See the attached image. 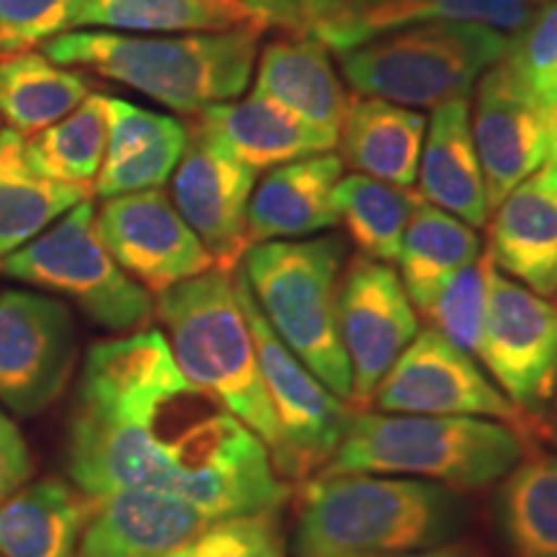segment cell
I'll return each instance as SVG.
<instances>
[{
	"mask_svg": "<svg viewBox=\"0 0 557 557\" xmlns=\"http://www.w3.org/2000/svg\"><path fill=\"white\" fill-rule=\"evenodd\" d=\"M65 451L90 498L160 491L227 519L278 511L292 496L267 444L181 374L160 331L90 346Z\"/></svg>",
	"mask_w": 557,
	"mask_h": 557,
	"instance_id": "1",
	"label": "cell"
},
{
	"mask_svg": "<svg viewBox=\"0 0 557 557\" xmlns=\"http://www.w3.org/2000/svg\"><path fill=\"white\" fill-rule=\"evenodd\" d=\"M468 511L457 491L421 478L329 472L297 500V557H380L444 547Z\"/></svg>",
	"mask_w": 557,
	"mask_h": 557,
	"instance_id": "2",
	"label": "cell"
},
{
	"mask_svg": "<svg viewBox=\"0 0 557 557\" xmlns=\"http://www.w3.org/2000/svg\"><path fill=\"white\" fill-rule=\"evenodd\" d=\"M267 29L263 24L201 34L81 29L47 39L41 52L62 67H86L194 116L214 103L238 99L248 88Z\"/></svg>",
	"mask_w": 557,
	"mask_h": 557,
	"instance_id": "3",
	"label": "cell"
},
{
	"mask_svg": "<svg viewBox=\"0 0 557 557\" xmlns=\"http://www.w3.org/2000/svg\"><path fill=\"white\" fill-rule=\"evenodd\" d=\"M524 457V436L491 418L354 410L323 470L413 475L451 491H478L500 483Z\"/></svg>",
	"mask_w": 557,
	"mask_h": 557,
	"instance_id": "4",
	"label": "cell"
},
{
	"mask_svg": "<svg viewBox=\"0 0 557 557\" xmlns=\"http://www.w3.org/2000/svg\"><path fill=\"white\" fill-rule=\"evenodd\" d=\"M156 315L169 333L181 374L246 423L267 444L276 470L282 459V431L230 274L212 269L173 284L158 295Z\"/></svg>",
	"mask_w": 557,
	"mask_h": 557,
	"instance_id": "5",
	"label": "cell"
},
{
	"mask_svg": "<svg viewBox=\"0 0 557 557\" xmlns=\"http://www.w3.org/2000/svg\"><path fill=\"white\" fill-rule=\"evenodd\" d=\"M346 246L336 235L269 240L240 261L250 295L295 357L338 400H351V367L338 333V292Z\"/></svg>",
	"mask_w": 557,
	"mask_h": 557,
	"instance_id": "6",
	"label": "cell"
},
{
	"mask_svg": "<svg viewBox=\"0 0 557 557\" xmlns=\"http://www.w3.org/2000/svg\"><path fill=\"white\" fill-rule=\"evenodd\" d=\"M508 37L468 21H438L387 32L338 52L354 90L398 107L436 109L468 99L485 70L500 62Z\"/></svg>",
	"mask_w": 557,
	"mask_h": 557,
	"instance_id": "7",
	"label": "cell"
},
{
	"mask_svg": "<svg viewBox=\"0 0 557 557\" xmlns=\"http://www.w3.org/2000/svg\"><path fill=\"white\" fill-rule=\"evenodd\" d=\"M3 274L32 287L73 299L90 320L109 331L137 333L156 318L150 292L111 259L96 230V207L75 205L39 238L3 261Z\"/></svg>",
	"mask_w": 557,
	"mask_h": 557,
	"instance_id": "8",
	"label": "cell"
},
{
	"mask_svg": "<svg viewBox=\"0 0 557 557\" xmlns=\"http://www.w3.org/2000/svg\"><path fill=\"white\" fill-rule=\"evenodd\" d=\"M233 284L240 308L246 312L263 385H267L271 408L282 431V459H278L276 472L278 478H310L336 455L354 408L338 400L278 341L250 295L243 271L235 274Z\"/></svg>",
	"mask_w": 557,
	"mask_h": 557,
	"instance_id": "9",
	"label": "cell"
},
{
	"mask_svg": "<svg viewBox=\"0 0 557 557\" xmlns=\"http://www.w3.org/2000/svg\"><path fill=\"white\" fill-rule=\"evenodd\" d=\"M478 359L529 431L557 398V305L500 274L491 263Z\"/></svg>",
	"mask_w": 557,
	"mask_h": 557,
	"instance_id": "10",
	"label": "cell"
},
{
	"mask_svg": "<svg viewBox=\"0 0 557 557\" xmlns=\"http://www.w3.org/2000/svg\"><path fill=\"white\" fill-rule=\"evenodd\" d=\"M382 413L472 416L491 418L529 434L524 416L478 367L475 357L459 351L442 333L418 331L398 361L374 389Z\"/></svg>",
	"mask_w": 557,
	"mask_h": 557,
	"instance_id": "11",
	"label": "cell"
},
{
	"mask_svg": "<svg viewBox=\"0 0 557 557\" xmlns=\"http://www.w3.org/2000/svg\"><path fill=\"white\" fill-rule=\"evenodd\" d=\"M75 323L58 299L26 289L0 292V403L34 418L65 389L75 364Z\"/></svg>",
	"mask_w": 557,
	"mask_h": 557,
	"instance_id": "12",
	"label": "cell"
},
{
	"mask_svg": "<svg viewBox=\"0 0 557 557\" xmlns=\"http://www.w3.org/2000/svg\"><path fill=\"white\" fill-rule=\"evenodd\" d=\"M338 333L351 367L354 410H367L389 367L418 336L416 308L387 263L357 256L338 292Z\"/></svg>",
	"mask_w": 557,
	"mask_h": 557,
	"instance_id": "13",
	"label": "cell"
},
{
	"mask_svg": "<svg viewBox=\"0 0 557 557\" xmlns=\"http://www.w3.org/2000/svg\"><path fill=\"white\" fill-rule=\"evenodd\" d=\"M96 230L120 267L148 292H165L214 269L212 256L163 189L103 199Z\"/></svg>",
	"mask_w": 557,
	"mask_h": 557,
	"instance_id": "14",
	"label": "cell"
},
{
	"mask_svg": "<svg viewBox=\"0 0 557 557\" xmlns=\"http://www.w3.org/2000/svg\"><path fill=\"white\" fill-rule=\"evenodd\" d=\"M256 171L222 145L189 127V143L173 171V205L212 256L214 269L230 274L248 250V205Z\"/></svg>",
	"mask_w": 557,
	"mask_h": 557,
	"instance_id": "15",
	"label": "cell"
},
{
	"mask_svg": "<svg viewBox=\"0 0 557 557\" xmlns=\"http://www.w3.org/2000/svg\"><path fill=\"white\" fill-rule=\"evenodd\" d=\"M470 124L485 178L487 212H493L521 181L553 158L555 122L521 94L506 67L496 62L480 78Z\"/></svg>",
	"mask_w": 557,
	"mask_h": 557,
	"instance_id": "16",
	"label": "cell"
},
{
	"mask_svg": "<svg viewBox=\"0 0 557 557\" xmlns=\"http://www.w3.org/2000/svg\"><path fill=\"white\" fill-rule=\"evenodd\" d=\"M487 253L534 295L557 302V171L542 165L493 209Z\"/></svg>",
	"mask_w": 557,
	"mask_h": 557,
	"instance_id": "17",
	"label": "cell"
},
{
	"mask_svg": "<svg viewBox=\"0 0 557 557\" xmlns=\"http://www.w3.org/2000/svg\"><path fill=\"white\" fill-rule=\"evenodd\" d=\"M209 521L197 506L160 491H116L94 498L78 557H165Z\"/></svg>",
	"mask_w": 557,
	"mask_h": 557,
	"instance_id": "18",
	"label": "cell"
},
{
	"mask_svg": "<svg viewBox=\"0 0 557 557\" xmlns=\"http://www.w3.org/2000/svg\"><path fill=\"white\" fill-rule=\"evenodd\" d=\"M194 127H199L256 173L331 152L338 145L336 132L318 127L259 94H250L243 101H225L201 109L199 114H194Z\"/></svg>",
	"mask_w": 557,
	"mask_h": 557,
	"instance_id": "19",
	"label": "cell"
},
{
	"mask_svg": "<svg viewBox=\"0 0 557 557\" xmlns=\"http://www.w3.org/2000/svg\"><path fill=\"white\" fill-rule=\"evenodd\" d=\"M344 160L320 152L267 173L248 205V248L269 240H297L338 225L333 189Z\"/></svg>",
	"mask_w": 557,
	"mask_h": 557,
	"instance_id": "20",
	"label": "cell"
},
{
	"mask_svg": "<svg viewBox=\"0 0 557 557\" xmlns=\"http://www.w3.org/2000/svg\"><path fill=\"white\" fill-rule=\"evenodd\" d=\"M421 199L455 214L470 227L487 225V197L472 139L470 101L442 103L431 114L421 152Z\"/></svg>",
	"mask_w": 557,
	"mask_h": 557,
	"instance_id": "21",
	"label": "cell"
},
{
	"mask_svg": "<svg viewBox=\"0 0 557 557\" xmlns=\"http://www.w3.org/2000/svg\"><path fill=\"white\" fill-rule=\"evenodd\" d=\"M253 94L282 103L302 120L336 135L351 103L331 65L329 47L312 34H289L263 47Z\"/></svg>",
	"mask_w": 557,
	"mask_h": 557,
	"instance_id": "22",
	"label": "cell"
},
{
	"mask_svg": "<svg viewBox=\"0 0 557 557\" xmlns=\"http://www.w3.org/2000/svg\"><path fill=\"white\" fill-rule=\"evenodd\" d=\"M423 139L426 120L418 111L369 96L351 99L338 129L344 165L403 189L416 184Z\"/></svg>",
	"mask_w": 557,
	"mask_h": 557,
	"instance_id": "23",
	"label": "cell"
},
{
	"mask_svg": "<svg viewBox=\"0 0 557 557\" xmlns=\"http://www.w3.org/2000/svg\"><path fill=\"white\" fill-rule=\"evenodd\" d=\"M94 498L62 480H39L0 504V557H78Z\"/></svg>",
	"mask_w": 557,
	"mask_h": 557,
	"instance_id": "24",
	"label": "cell"
},
{
	"mask_svg": "<svg viewBox=\"0 0 557 557\" xmlns=\"http://www.w3.org/2000/svg\"><path fill=\"white\" fill-rule=\"evenodd\" d=\"M90 194L47 178L26 156V137L0 129V267Z\"/></svg>",
	"mask_w": 557,
	"mask_h": 557,
	"instance_id": "25",
	"label": "cell"
},
{
	"mask_svg": "<svg viewBox=\"0 0 557 557\" xmlns=\"http://www.w3.org/2000/svg\"><path fill=\"white\" fill-rule=\"evenodd\" d=\"M532 13L534 0H395V3L367 9L354 16L331 21V24H320L310 34L336 52L351 50L380 34L418 24H438V21L483 24L511 37L527 24Z\"/></svg>",
	"mask_w": 557,
	"mask_h": 557,
	"instance_id": "26",
	"label": "cell"
},
{
	"mask_svg": "<svg viewBox=\"0 0 557 557\" xmlns=\"http://www.w3.org/2000/svg\"><path fill=\"white\" fill-rule=\"evenodd\" d=\"M250 24L263 21L238 0H73V29L201 34Z\"/></svg>",
	"mask_w": 557,
	"mask_h": 557,
	"instance_id": "27",
	"label": "cell"
},
{
	"mask_svg": "<svg viewBox=\"0 0 557 557\" xmlns=\"http://www.w3.org/2000/svg\"><path fill=\"white\" fill-rule=\"evenodd\" d=\"M483 253L475 227L429 201H418L400 246V282L413 308L426 310L459 269Z\"/></svg>",
	"mask_w": 557,
	"mask_h": 557,
	"instance_id": "28",
	"label": "cell"
},
{
	"mask_svg": "<svg viewBox=\"0 0 557 557\" xmlns=\"http://www.w3.org/2000/svg\"><path fill=\"white\" fill-rule=\"evenodd\" d=\"M88 94L90 83L81 70L62 67L45 52L0 58V116L21 137L65 120Z\"/></svg>",
	"mask_w": 557,
	"mask_h": 557,
	"instance_id": "29",
	"label": "cell"
},
{
	"mask_svg": "<svg viewBox=\"0 0 557 557\" xmlns=\"http://www.w3.org/2000/svg\"><path fill=\"white\" fill-rule=\"evenodd\" d=\"M498 527L511 557H557V455H532L504 478Z\"/></svg>",
	"mask_w": 557,
	"mask_h": 557,
	"instance_id": "30",
	"label": "cell"
},
{
	"mask_svg": "<svg viewBox=\"0 0 557 557\" xmlns=\"http://www.w3.org/2000/svg\"><path fill=\"white\" fill-rule=\"evenodd\" d=\"M418 201L421 194L364 173L341 178L333 189V207L348 238L361 256L380 263L398 261L403 235Z\"/></svg>",
	"mask_w": 557,
	"mask_h": 557,
	"instance_id": "31",
	"label": "cell"
},
{
	"mask_svg": "<svg viewBox=\"0 0 557 557\" xmlns=\"http://www.w3.org/2000/svg\"><path fill=\"white\" fill-rule=\"evenodd\" d=\"M109 96L88 94L65 120L26 139V156L47 178L94 191L109 145Z\"/></svg>",
	"mask_w": 557,
	"mask_h": 557,
	"instance_id": "32",
	"label": "cell"
},
{
	"mask_svg": "<svg viewBox=\"0 0 557 557\" xmlns=\"http://www.w3.org/2000/svg\"><path fill=\"white\" fill-rule=\"evenodd\" d=\"M500 65L521 94L557 122V0L508 37Z\"/></svg>",
	"mask_w": 557,
	"mask_h": 557,
	"instance_id": "33",
	"label": "cell"
},
{
	"mask_svg": "<svg viewBox=\"0 0 557 557\" xmlns=\"http://www.w3.org/2000/svg\"><path fill=\"white\" fill-rule=\"evenodd\" d=\"M491 263V253L483 250L470 267L459 269L434 297V302L423 310L431 331L442 333L449 344L470 357H478L480 336H483Z\"/></svg>",
	"mask_w": 557,
	"mask_h": 557,
	"instance_id": "34",
	"label": "cell"
},
{
	"mask_svg": "<svg viewBox=\"0 0 557 557\" xmlns=\"http://www.w3.org/2000/svg\"><path fill=\"white\" fill-rule=\"evenodd\" d=\"M165 557H287L278 511L214 519Z\"/></svg>",
	"mask_w": 557,
	"mask_h": 557,
	"instance_id": "35",
	"label": "cell"
},
{
	"mask_svg": "<svg viewBox=\"0 0 557 557\" xmlns=\"http://www.w3.org/2000/svg\"><path fill=\"white\" fill-rule=\"evenodd\" d=\"M186 143H189V127L176 122L156 145L139 152L137 158L124 160V163L111 165V169H101L94 184V194L101 199H111L132 191L160 189L176 171Z\"/></svg>",
	"mask_w": 557,
	"mask_h": 557,
	"instance_id": "36",
	"label": "cell"
},
{
	"mask_svg": "<svg viewBox=\"0 0 557 557\" xmlns=\"http://www.w3.org/2000/svg\"><path fill=\"white\" fill-rule=\"evenodd\" d=\"M73 32V0H0V50L26 52Z\"/></svg>",
	"mask_w": 557,
	"mask_h": 557,
	"instance_id": "37",
	"label": "cell"
},
{
	"mask_svg": "<svg viewBox=\"0 0 557 557\" xmlns=\"http://www.w3.org/2000/svg\"><path fill=\"white\" fill-rule=\"evenodd\" d=\"M109 145L107 158H103L101 169H111L120 165L124 160L137 158L150 145H156L160 137L169 132L178 120L165 114H156V111L139 109L135 103L124 99H109Z\"/></svg>",
	"mask_w": 557,
	"mask_h": 557,
	"instance_id": "38",
	"label": "cell"
},
{
	"mask_svg": "<svg viewBox=\"0 0 557 557\" xmlns=\"http://www.w3.org/2000/svg\"><path fill=\"white\" fill-rule=\"evenodd\" d=\"M34 459L16 421L0 410V504L29 483Z\"/></svg>",
	"mask_w": 557,
	"mask_h": 557,
	"instance_id": "39",
	"label": "cell"
},
{
	"mask_svg": "<svg viewBox=\"0 0 557 557\" xmlns=\"http://www.w3.org/2000/svg\"><path fill=\"white\" fill-rule=\"evenodd\" d=\"M259 16L267 26L287 34H308L310 0H238Z\"/></svg>",
	"mask_w": 557,
	"mask_h": 557,
	"instance_id": "40",
	"label": "cell"
},
{
	"mask_svg": "<svg viewBox=\"0 0 557 557\" xmlns=\"http://www.w3.org/2000/svg\"><path fill=\"white\" fill-rule=\"evenodd\" d=\"M395 3V0H310V29L320 24H331V21L354 16L367 9H377V5Z\"/></svg>",
	"mask_w": 557,
	"mask_h": 557,
	"instance_id": "41",
	"label": "cell"
},
{
	"mask_svg": "<svg viewBox=\"0 0 557 557\" xmlns=\"http://www.w3.org/2000/svg\"><path fill=\"white\" fill-rule=\"evenodd\" d=\"M380 557H475L462 547H431V549H416V553H400V555H380Z\"/></svg>",
	"mask_w": 557,
	"mask_h": 557,
	"instance_id": "42",
	"label": "cell"
},
{
	"mask_svg": "<svg viewBox=\"0 0 557 557\" xmlns=\"http://www.w3.org/2000/svg\"><path fill=\"white\" fill-rule=\"evenodd\" d=\"M547 418H549V421L545 423V431L557 442V413H549Z\"/></svg>",
	"mask_w": 557,
	"mask_h": 557,
	"instance_id": "43",
	"label": "cell"
},
{
	"mask_svg": "<svg viewBox=\"0 0 557 557\" xmlns=\"http://www.w3.org/2000/svg\"><path fill=\"white\" fill-rule=\"evenodd\" d=\"M557 156V122H555V150H553V158ZM553 158H549V160H553Z\"/></svg>",
	"mask_w": 557,
	"mask_h": 557,
	"instance_id": "44",
	"label": "cell"
},
{
	"mask_svg": "<svg viewBox=\"0 0 557 557\" xmlns=\"http://www.w3.org/2000/svg\"><path fill=\"white\" fill-rule=\"evenodd\" d=\"M534 3H542V5H545V3H555V0H534Z\"/></svg>",
	"mask_w": 557,
	"mask_h": 557,
	"instance_id": "45",
	"label": "cell"
},
{
	"mask_svg": "<svg viewBox=\"0 0 557 557\" xmlns=\"http://www.w3.org/2000/svg\"><path fill=\"white\" fill-rule=\"evenodd\" d=\"M549 163H553V165H555V171H557V158H555V160H549Z\"/></svg>",
	"mask_w": 557,
	"mask_h": 557,
	"instance_id": "46",
	"label": "cell"
},
{
	"mask_svg": "<svg viewBox=\"0 0 557 557\" xmlns=\"http://www.w3.org/2000/svg\"><path fill=\"white\" fill-rule=\"evenodd\" d=\"M0 54H3V50H0Z\"/></svg>",
	"mask_w": 557,
	"mask_h": 557,
	"instance_id": "47",
	"label": "cell"
},
{
	"mask_svg": "<svg viewBox=\"0 0 557 557\" xmlns=\"http://www.w3.org/2000/svg\"><path fill=\"white\" fill-rule=\"evenodd\" d=\"M555 158H557V156H555ZM555 158H553V160H555Z\"/></svg>",
	"mask_w": 557,
	"mask_h": 557,
	"instance_id": "48",
	"label": "cell"
}]
</instances>
